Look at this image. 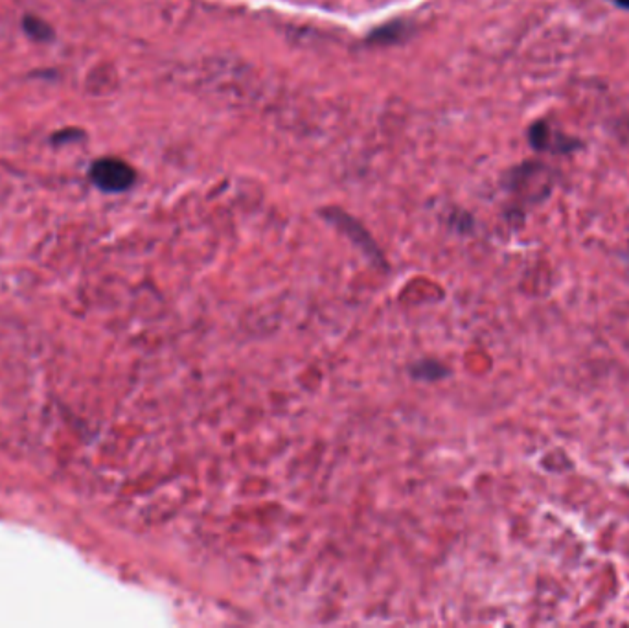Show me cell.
I'll use <instances>...</instances> for the list:
<instances>
[{
    "label": "cell",
    "mask_w": 629,
    "mask_h": 628,
    "mask_svg": "<svg viewBox=\"0 0 629 628\" xmlns=\"http://www.w3.org/2000/svg\"><path fill=\"white\" fill-rule=\"evenodd\" d=\"M92 183L107 194H120L135 185L137 172L131 164L115 157H103L91 166Z\"/></svg>",
    "instance_id": "6da1fadb"
},
{
    "label": "cell",
    "mask_w": 629,
    "mask_h": 628,
    "mask_svg": "<svg viewBox=\"0 0 629 628\" xmlns=\"http://www.w3.org/2000/svg\"><path fill=\"white\" fill-rule=\"evenodd\" d=\"M23 30L24 34L37 43H50L56 37L54 28L46 23L45 19H39L37 15H24Z\"/></svg>",
    "instance_id": "7a4b0ae2"
},
{
    "label": "cell",
    "mask_w": 629,
    "mask_h": 628,
    "mask_svg": "<svg viewBox=\"0 0 629 628\" xmlns=\"http://www.w3.org/2000/svg\"><path fill=\"white\" fill-rule=\"evenodd\" d=\"M554 135H556V133L552 131L549 124H547L545 120H541V122L532 124V128L528 131V140H530V144H532L536 150L547 152L549 148H556Z\"/></svg>",
    "instance_id": "3957f363"
},
{
    "label": "cell",
    "mask_w": 629,
    "mask_h": 628,
    "mask_svg": "<svg viewBox=\"0 0 629 628\" xmlns=\"http://www.w3.org/2000/svg\"><path fill=\"white\" fill-rule=\"evenodd\" d=\"M83 137V133H81L80 129H63V131H58L54 137H52V142L54 144H63V142H74V140L81 139Z\"/></svg>",
    "instance_id": "277c9868"
},
{
    "label": "cell",
    "mask_w": 629,
    "mask_h": 628,
    "mask_svg": "<svg viewBox=\"0 0 629 628\" xmlns=\"http://www.w3.org/2000/svg\"><path fill=\"white\" fill-rule=\"evenodd\" d=\"M615 4L622 10H629V0H615Z\"/></svg>",
    "instance_id": "5b68a950"
}]
</instances>
